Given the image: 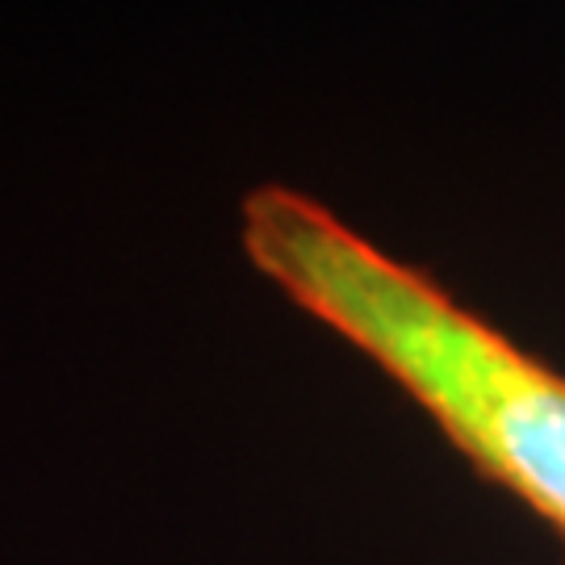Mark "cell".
<instances>
[{
  "mask_svg": "<svg viewBox=\"0 0 565 565\" xmlns=\"http://www.w3.org/2000/svg\"><path fill=\"white\" fill-rule=\"evenodd\" d=\"M239 223L260 277L364 352L482 478L565 536V373L298 189H252Z\"/></svg>",
  "mask_w": 565,
  "mask_h": 565,
  "instance_id": "1",
  "label": "cell"
}]
</instances>
